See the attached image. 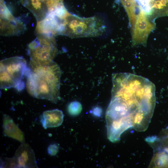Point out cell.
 Instances as JSON below:
<instances>
[{
    "label": "cell",
    "instance_id": "11",
    "mask_svg": "<svg viewBox=\"0 0 168 168\" xmlns=\"http://www.w3.org/2000/svg\"><path fill=\"white\" fill-rule=\"evenodd\" d=\"M21 4L28 9L37 21L44 19L49 14L46 6L41 0H20Z\"/></svg>",
    "mask_w": 168,
    "mask_h": 168
},
{
    "label": "cell",
    "instance_id": "15",
    "mask_svg": "<svg viewBox=\"0 0 168 168\" xmlns=\"http://www.w3.org/2000/svg\"><path fill=\"white\" fill-rule=\"evenodd\" d=\"M92 114L96 117H100L102 114V110L101 107L99 106L94 107L91 110Z\"/></svg>",
    "mask_w": 168,
    "mask_h": 168
},
{
    "label": "cell",
    "instance_id": "6",
    "mask_svg": "<svg viewBox=\"0 0 168 168\" xmlns=\"http://www.w3.org/2000/svg\"><path fill=\"white\" fill-rule=\"evenodd\" d=\"M155 27L147 14L140 8L132 33L133 45H146L148 37Z\"/></svg>",
    "mask_w": 168,
    "mask_h": 168
},
{
    "label": "cell",
    "instance_id": "7",
    "mask_svg": "<svg viewBox=\"0 0 168 168\" xmlns=\"http://www.w3.org/2000/svg\"><path fill=\"white\" fill-rule=\"evenodd\" d=\"M5 160V166L8 167H38L33 150L25 142L19 146L13 157Z\"/></svg>",
    "mask_w": 168,
    "mask_h": 168
},
{
    "label": "cell",
    "instance_id": "10",
    "mask_svg": "<svg viewBox=\"0 0 168 168\" xmlns=\"http://www.w3.org/2000/svg\"><path fill=\"white\" fill-rule=\"evenodd\" d=\"M3 133L4 135L21 142H25L24 133L16 124L12 119L7 114L3 117Z\"/></svg>",
    "mask_w": 168,
    "mask_h": 168
},
{
    "label": "cell",
    "instance_id": "3",
    "mask_svg": "<svg viewBox=\"0 0 168 168\" xmlns=\"http://www.w3.org/2000/svg\"><path fill=\"white\" fill-rule=\"evenodd\" d=\"M106 27L96 16L81 17L68 13L64 19L62 34L72 38L96 36L101 35Z\"/></svg>",
    "mask_w": 168,
    "mask_h": 168
},
{
    "label": "cell",
    "instance_id": "9",
    "mask_svg": "<svg viewBox=\"0 0 168 168\" xmlns=\"http://www.w3.org/2000/svg\"><path fill=\"white\" fill-rule=\"evenodd\" d=\"M64 115L57 109L44 111L40 116V121L44 129L58 127L63 123Z\"/></svg>",
    "mask_w": 168,
    "mask_h": 168
},
{
    "label": "cell",
    "instance_id": "13",
    "mask_svg": "<svg viewBox=\"0 0 168 168\" xmlns=\"http://www.w3.org/2000/svg\"><path fill=\"white\" fill-rule=\"evenodd\" d=\"M67 109L70 115L72 116H76L81 113L82 110V106L79 102L73 101L69 103Z\"/></svg>",
    "mask_w": 168,
    "mask_h": 168
},
{
    "label": "cell",
    "instance_id": "2",
    "mask_svg": "<svg viewBox=\"0 0 168 168\" xmlns=\"http://www.w3.org/2000/svg\"><path fill=\"white\" fill-rule=\"evenodd\" d=\"M61 69L53 61L44 65L30 62L25 74L27 91L32 96L56 103L61 99L60 94Z\"/></svg>",
    "mask_w": 168,
    "mask_h": 168
},
{
    "label": "cell",
    "instance_id": "4",
    "mask_svg": "<svg viewBox=\"0 0 168 168\" xmlns=\"http://www.w3.org/2000/svg\"><path fill=\"white\" fill-rule=\"evenodd\" d=\"M26 65V60L21 57H14L1 61L0 88H14L18 91L23 89L25 85L22 79Z\"/></svg>",
    "mask_w": 168,
    "mask_h": 168
},
{
    "label": "cell",
    "instance_id": "5",
    "mask_svg": "<svg viewBox=\"0 0 168 168\" xmlns=\"http://www.w3.org/2000/svg\"><path fill=\"white\" fill-rule=\"evenodd\" d=\"M54 37L38 34L28 46V52L30 61L44 65L53 61L58 52Z\"/></svg>",
    "mask_w": 168,
    "mask_h": 168
},
{
    "label": "cell",
    "instance_id": "1",
    "mask_svg": "<svg viewBox=\"0 0 168 168\" xmlns=\"http://www.w3.org/2000/svg\"><path fill=\"white\" fill-rule=\"evenodd\" d=\"M112 81L105 119L108 138L115 142L130 128L147 129L155 105V87L147 79L129 73H114Z\"/></svg>",
    "mask_w": 168,
    "mask_h": 168
},
{
    "label": "cell",
    "instance_id": "8",
    "mask_svg": "<svg viewBox=\"0 0 168 168\" xmlns=\"http://www.w3.org/2000/svg\"><path fill=\"white\" fill-rule=\"evenodd\" d=\"M64 18L53 13L49 14L44 19L38 21L37 34L53 37L61 34Z\"/></svg>",
    "mask_w": 168,
    "mask_h": 168
},
{
    "label": "cell",
    "instance_id": "12",
    "mask_svg": "<svg viewBox=\"0 0 168 168\" xmlns=\"http://www.w3.org/2000/svg\"><path fill=\"white\" fill-rule=\"evenodd\" d=\"M125 9L128 16L129 24L132 32L140 7L136 0H119Z\"/></svg>",
    "mask_w": 168,
    "mask_h": 168
},
{
    "label": "cell",
    "instance_id": "14",
    "mask_svg": "<svg viewBox=\"0 0 168 168\" xmlns=\"http://www.w3.org/2000/svg\"><path fill=\"white\" fill-rule=\"evenodd\" d=\"M59 147L56 144L49 145L47 148V152L48 154L51 156L56 155L58 152Z\"/></svg>",
    "mask_w": 168,
    "mask_h": 168
},
{
    "label": "cell",
    "instance_id": "16",
    "mask_svg": "<svg viewBox=\"0 0 168 168\" xmlns=\"http://www.w3.org/2000/svg\"><path fill=\"white\" fill-rule=\"evenodd\" d=\"M49 0H41V1H42L45 4V5H46V3L47 2H48V1H49Z\"/></svg>",
    "mask_w": 168,
    "mask_h": 168
}]
</instances>
